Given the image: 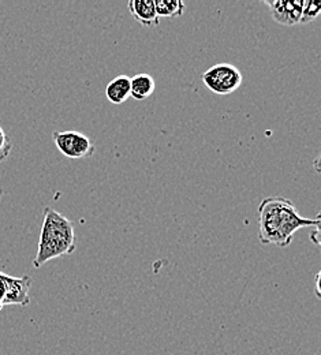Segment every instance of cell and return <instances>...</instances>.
Instances as JSON below:
<instances>
[{"mask_svg":"<svg viewBox=\"0 0 321 355\" xmlns=\"http://www.w3.org/2000/svg\"><path fill=\"white\" fill-rule=\"evenodd\" d=\"M319 228L320 216L304 218L298 214L293 201L283 197H268L259 207V239L263 245L287 248L297 231L302 228Z\"/></svg>","mask_w":321,"mask_h":355,"instance_id":"obj_1","label":"cell"},{"mask_svg":"<svg viewBox=\"0 0 321 355\" xmlns=\"http://www.w3.org/2000/svg\"><path fill=\"white\" fill-rule=\"evenodd\" d=\"M76 250L74 225L64 215L46 207L33 266L40 268L48 261L69 256Z\"/></svg>","mask_w":321,"mask_h":355,"instance_id":"obj_2","label":"cell"},{"mask_svg":"<svg viewBox=\"0 0 321 355\" xmlns=\"http://www.w3.org/2000/svg\"><path fill=\"white\" fill-rule=\"evenodd\" d=\"M201 80L204 85L215 94L229 96L236 92L243 83V76L238 67L229 63H219L209 67Z\"/></svg>","mask_w":321,"mask_h":355,"instance_id":"obj_3","label":"cell"},{"mask_svg":"<svg viewBox=\"0 0 321 355\" xmlns=\"http://www.w3.org/2000/svg\"><path fill=\"white\" fill-rule=\"evenodd\" d=\"M52 139L58 150L69 159H87L96 150L92 139L78 132H53Z\"/></svg>","mask_w":321,"mask_h":355,"instance_id":"obj_4","label":"cell"},{"mask_svg":"<svg viewBox=\"0 0 321 355\" xmlns=\"http://www.w3.org/2000/svg\"><path fill=\"white\" fill-rule=\"evenodd\" d=\"M277 24L284 26L298 25L302 15L304 0H268L264 1Z\"/></svg>","mask_w":321,"mask_h":355,"instance_id":"obj_5","label":"cell"},{"mask_svg":"<svg viewBox=\"0 0 321 355\" xmlns=\"http://www.w3.org/2000/svg\"><path fill=\"white\" fill-rule=\"evenodd\" d=\"M31 286H32V279L29 276H22V277L10 276L6 306H8V305L26 306V305H29L31 304V298H29Z\"/></svg>","mask_w":321,"mask_h":355,"instance_id":"obj_6","label":"cell"},{"mask_svg":"<svg viewBox=\"0 0 321 355\" xmlns=\"http://www.w3.org/2000/svg\"><path fill=\"white\" fill-rule=\"evenodd\" d=\"M128 8L132 17L142 26H157L160 24L156 14L155 0H130Z\"/></svg>","mask_w":321,"mask_h":355,"instance_id":"obj_7","label":"cell"},{"mask_svg":"<svg viewBox=\"0 0 321 355\" xmlns=\"http://www.w3.org/2000/svg\"><path fill=\"white\" fill-rule=\"evenodd\" d=\"M105 97L112 104H123L130 97V77L118 76L105 87Z\"/></svg>","mask_w":321,"mask_h":355,"instance_id":"obj_8","label":"cell"},{"mask_svg":"<svg viewBox=\"0 0 321 355\" xmlns=\"http://www.w3.org/2000/svg\"><path fill=\"white\" fill-rule=\"evenodd\" d=\"M156 89V83L152 76L146 73H141L130 78V97L136 100L149 98Z\"/></svg>","mask_w":321,"mask_h":355,"instance_id":"obj_9","label":"cell"},{"mask_svg":"<svg viewBox=\"0 0 321 355\" xmlns=\"http://www.w3.org/2000/svg\"><path fill=\"white\" fill-rule=\"evenodd\" d=\"M157 18H178L184 14V3L181 0H156Z\"/></svg>","mask_w":321,"mask_h":355,"instance_id":"obj_10","label":"cell"},{"mask_svg":"<svg viewBox=\"0 0 321 355\" xmlns=\"http://www.w3.org/2000/svg\"><path fill=\"white\" fill-rule=\"evenodd\" d=\"M321 12V3L319 1H304L302 15L300 24H311L313 22Z\"/></svg>","mask_w":321,"mask_h":355,"instance_id":"obj_11","label":"cell"},{"mask_svg":"<svg viewBox=\"0 0 321 355\" xmlns=\"http://www.w3.org/2000/svg\"><path fill=\"white\" fill-rule=\"evenodd\" d=\"M11 149H12V142L4 132V129L0 126V163L8 157Z\"/></svg>","mask_w":321,"mask_h":355,"instance_id":"obj_12","label":"cell"},{"mask_svg":"<svg viewBox=\"0 0 321 355\" xmlns=\"http://www.w3.org/2000/svg\"><path fill=\"white\" fill-rule=\"evenodd\" d=\"M8 280H10V275H6V273L0 272V311L6 306Z\"/></svg>","mask_w":321,"mask_h":355,"instance_id":"obj_13","label":"cell"},{"mask_svg":"<svg viewBox=\"0 0 321 355\" xmlns=\"http://www.w3.org/2000/svg\"><path fill=\"white\" fill-rule=\"evenodd\" d=\"M316 294H318V298H320V272H319L318 276H316Z\"/></svg>","mask_w":321,"mask_h":355,"instance_id":"obj_14","label":"cell"}]
</instances>
